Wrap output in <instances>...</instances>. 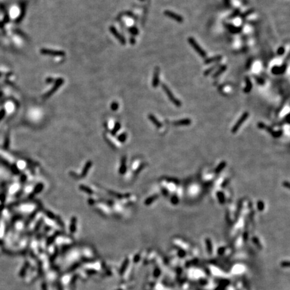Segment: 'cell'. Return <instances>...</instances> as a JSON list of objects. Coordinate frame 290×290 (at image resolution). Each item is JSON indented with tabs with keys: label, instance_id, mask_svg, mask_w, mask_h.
Masks as SVG:
<instances>
[{
	"label": "cell",
	"instance_id": "7",
	"mask_svg": "<svg viewBox=\"0 0 290 290\" xmlns=\"http://www.w3.org/2000/svg\"><path fill=\"white\" fill-rule=\"evenodd\" d=\"M191 124V120L189 118H185V119H182V120H179L177 121H175L173 122V125L175 126H189Z\"/></svg>",
	"mask_w": 290,
	"mask_h": 290
},
{
	"label": "cell",
	"instance_id": "23",
	"mask_svg": "<svg viewBox=\"0 0 290 290\" xmlns=\"http://www.w3.org/2000/svg\"><path fill=\"white\" fill-rule=\"evenodd\" d=\"M126 138H127V135L126 133H122V134H121L120 136H118V141H120V142H124L126 141Z\"/></svg>",
	"mask_w": 290,
	"mask_h": 290
},
{
	"label": "cell",
	"instance_id": "30",
	"mask_svg": "<svg viewBox=\"0 0 290 290\" xmlns=\"http://www.w3.org/2000/svg\"><path fill=\"white\" fill-rule=\"evenodd\" d=\"M42 189V184H38V185L35 187L34 189V193H36L35 194H37L38 193H39L40 191H41V190Z\"/></svg>",
	"mask_w": 290,
	"mask_h": 290
},
{
	"label": "cell",
	"instance_id": "32",
	"mask_svg": "<svg viewBox=\"0 0 290 290\" xmlns=\"http://www.w3.org/2000/svg\"><path fill=\"white\" fill-rule=\"evenodd\" d=\"M118 103H112V105H111V110H116L118 109Z\"/></svg>",
	"mask_w": 290,
	"mask_h": 290
},
{
	"label": "cell",
	"instance_id": "1",
	"mask_svg": "<svg viewBox=\"0 0 290 290\" xmlns=\"http://www.w3.org/2000/svg\"><path fill=\"white\" fill-rule=\"evenodd\" d=\"M187 41H188L189 44L191 45V46L193 49L196 51V52L202 58H205L207 56V53L204 49H203L200 46H199V44L196 42V40L193 38V37H189L187 38Z\"/></svg>",
	"mask_w": 290,
	"mask_h": 290
},
{
	"label": "cell",
	"instance_id": "8",
	"mask_svg": "<svg viewBox=\"0 0 290 290\" xmlns=\"http://www.w3.org/2000/svg\"><path fill=\"white\" fill-rule=\"evenodd\" d=\"M222 56L217 55V56H215V57H212L208 58V59H205L204 63L205 64V65H209V64L213 63H215V62L220 61V60H222Z\"/></svg>",
	"mask_w": 290,
	"mask_h": 290
},
{
	"label": "cell",
	"instance_id": "3",
	"mask_svg": "<svg viewBox=\"0 0 290 290\" xmlns=\"http://www.w3.org/2000/svg\"><path fill=\"white\" fill-rule=\"evenodd\" d=\"M248 116H249V113H248V111H245V112L241 116V117L240 118L239 120H238V122L235 124V125L233 126L232 129V132L236 133V132L238 130V129H239V128L241 127V126L242 125V124L244 123V121L248 118Z\"/></svg>",
	"mask_w": 290,
	"mask_h": 290
},
{
	"label": "cell",
	"instance_id": "35",
	"mask_svg": "<svg viewBox=\"0 0 290 290\" xmlns=\"http://www.w3.org/2000/svg\"><path fill=\"white\" fill-rule=\"evenodd\" d=\"M46 214H47V216H48L49 218H54V216H53V214L51 212H50V211H47L46 212Z\"/></svg>",
	"mask_w": 290,
	"mask_h": 290
},
{
	"label": "cell",
	"instance_id": "22",
	"mask_svg": "<svg viewBox=\"0 0 290 290\" xmlns=\"http://www.w3.org/2000/svg\"><path fill=\"white\" fill-rule=\"evenodd\" d=\"M265 208V204L263 201L260 200L257 202V209L259 210V211H262L264 210Z\"/></svg>",
	"mask_w": 290,
	"mask_h": 290
},
{
	"label": "cell",
	"instance_id": "11",
	"mask_svg": "<svg viewBox=\"0 0 290 290\" xmlns=\"http://www.w3.org/2000/svg\"><path fill=\"white\" fill-rule=\"evenodd\" d=\"M226 69H227L226 65H222V66H220L219 69H218L217 71L214 73L213 75H212V77H213V78H216V77H219V76L222 73H223V72H224Z\"/></svg>",
	"mask_w": 290,
	"mask_h": 290
},
{
	"label": "cell",
	"instance_id": "12",
	"mask_svg": "<svg viewBox=\"0 0 290 290\" xmlns=\"http://www.w3.org/2000/svg\"><path fill=\"white\" fill-rule=\"evenodd\" d=\"M126 171V157H124L122 159L121 161L120 168V174H124Z\"/></svg>",
	"mask_w": 290,
	"mask_h": 290
},
{
	"label": "cell",
	"instance_id": "29",
	"mask_svg": "<svg viewBox=\"0 0 290 290\" xmlns=\"http://www.w3.org/2000/svg\"><path fill=\"white\" fill-rule=\"evenodd\" d=\"M255 80H256V83H259V84H260V85H263V84L265 83V80H264L263 78H261V77H256V76H255Z\"/></svg>",
	"mask_w": 290,
	"mask_h": 290
},
{
	"label": "cell",
	"instance_id": "18",
	"mask_svg": "<svg viewBox=\"0 0 290 290\" xmlns=\"http://www.w3.org/2000/svg\"><path fill=\"white\" fill-rule=\"evenodd\" d=\"M217 197L219 202L221 204H224L225 203L226 198L225 196H224V193L222 192V191H218L217 192Z\"/></svg>",
	"mask_w": 290,
	"mask_h": 290
},
{
	"label": "cell",
	"instance_id": "13",
	"mask_svg": "<svg viewBox=\"0 0 290 290\" xmlns=\"http://www.w3.org/2000/svg\"><path fill=\"white\" fill-rule=\"evenodd\" d=\"M148 119H149L150 120L153 122V124H154V126H156L157 128H160V127H162V124L160 123V122L158 120L154 115L153 114L148 115Z\"/></svg>",
	"mask_w": 290,
	"mask_h": 290
},
{
	"label": "cell",
	"instance_id": "9",
	"mask_svg": "<svg viewBox=\"0 0 290 290\" xmlns=\"http://www.w3.org/2000/svg\"><path fill=\"white\" fill-rule=\"evenodd\" d=\"M41 53H43L44 54H49V55L53 56H60L64 55L65 53L61 51H51V50H41Z\"/></svg>",
	"mask_w": 290,
	"mask_h": 290
},
{
	"label": "cell",
	"instance_id": "26",
	"mask_svg": "<svg viewBox=\"0 0 290 290\" xmlns=\"http://www.w3.org/2000/svg\"><path fill=\"white\" fill-rule=\"evenodd\" d=\"M120 123H119V122H118V123L116 124L114 128L113 129L112 132H111V134H112V135H115V134H116V132H117L119 130H120Z\"/></svg>",
	"mask_w": 290,
	"mask_h": 290
},
{
	"label": "cell",
	"instance_id": "21",
	"mask_svg": "<svg viewBox=\"0 0 290 290\" xmlns=\"http://www.w3.org/2000/svg\"><path fill=\"white\" fill-rule=\"evenodd\" d=\"M254 12V9H248V11L245 12H244L243 14H241V19H244L246 18L248 16V15H249L250 14H253V13Z\"/></svg>",
	"mask_w": 290,
	"mask_h": 290
},
{
	"label": "cell",
	"instance_id": "10",
	"mask_svg": "<svg viewBox=\"0 0 290 290\" xmlns=\"http://www.w3.org/2000/svg\"><path fill=\"white\" fill-rule=\"evenodd\" d=\"M245 82H246V87L244 89V92L245 93H248L251 91L253 89V83H252L250 79L248 77H245Z\"/></svg>",
	"mask_w": 290,
	"mask_h": 290
},
{
	"label": "cell",
	"instance_id": "31",
	"mask_svg": "<svg viewBox=\"0 0 290 290\" xmlns=\"http://www.w3.org/2000/svg\"><path fill=\"white\" fill-rule=\"evenodd\" d=\"M285 51H286V49H285V48L284 47H283V46H281V47H279V48H278L277 50V54L278 55H283V54L285 53Z\"/></svg>",
	"mask_w": 290,
	"mask_h": 290
},
{
	"label": "cell",
	"instance_id": "34",
	"mask_svg": "<svg viewBox=\"0 0 290 290\" xmlns=\"http://www.w3.org/2000/svg\"><path fill=\"white\" fill-rule=\"evenodd\" d=\"M283 185L287 187V189H289V183L288 181H284L283 183Z\"/></svg>",
	"mask_w": 290,
	"mask_h": 290
},
{
	"label": "cell",
	"instance_id": "15",
	"mask_svg": "<svg viewBox=\"0 0 290 290\" xmlns=\"http://www.w3.org/2000/svg\"><path fill=\"white\" fill-rule=\"evenodd\" d=\"M158 198H159V196H158V195H153V196H150V197L147 198V199L144 201V204L146 205H150V204H151L154 201L156 200Z\"/></svg>",
	"mask_w": 290,
	"mask_h": 290
},
{
	"label": "cell",
	"instance_id": "28",
	"mask_svg": "<svg viewBox=\"0 0 290 290\" xmlns=\"http://www.w3.org/2000/svg\"><path fill=\"white\" fill-rule=\"evenodd\" d=\"M283 134V131L282 130H278V131H274V132L273 133L272 136L274 138H279Z\"/></svg>",
	"mask_w": 290,
	"mask_h": 290
},
{
	"label": "cell",
	"instance_id": "19",
	"mask_svg": "<svg viewBox=\"0 0 290 290\" xmlns=\"http://www.w3.org/2000/svg\"><path fill=\"white\" fill-rule=\"evenodd\" d=\"M219 66V64H217V65H214V66H211V67H210L209 69H208L206 70V71H205L204 72V75L205 76H208L210 74V73H211V72H213L214 71L215 69H216L218 68Z\"/></svg>",
	"mask_w": 290,
	"mask_h": 290
},
{
	"label": "cell",
	"instance_id": "25",
	"mask_svg": "<svg viewBox=\"0 0 290 290\" xmlns=\"http://www.w3.org/2000/svg\"><path fill=\"white\" fill-rule=\"evenodd\" d=\"M171 202L173 205H177V204L179 203V198H178L177 196H172V198H171Z\"/></svg>",
	"mask_w": 290,
	"mask_h": 290
},
{
	"label": "cell",
	"instance_id": "14",
	"mask_svg": "<svg viewBox=\"0 0 290 290\" xmlns=\"http://www.w3.org/2000/svg\"><path fill=\"white\" fill-rule=\"evenodd\" d=\"M91 165H92V162H91V161H88V162L85 164V167H84L83 169V171H82V173H81L82 177H85V176L87 174L88 171H89L90 169L91 168Z\"/></svg>",
	"mask_w": 290,
	"mask_h": 290
},
{
	"label": "cell",
	"instance_id": "27",
	"mask_svg": "<svg viewBox=\"0 0 290 290\" xmlns=\"http://www.w3.org/2000/svg\"><path fill=\"white\" fill-rule=\"evenodd\" d=\"M80 189L81 190H83V191H85V192L90 193V194L93 193L92 190H91L90 188H89V187H86V186H85V185H80Z\"/></svg>",
	"mask_w": 290,
	"mask_h": 290
},
{
	"label": "cell",
	"instance_id": "4",
	"mask_svg": "<svg viewBox=\"0 0 290 290\" xmlns=\"http://www.w3.org/2000/svg\"><path fill=\"white\" fill-rule=\"evenodd\" d=\"M164 14H165L167 17L175 20V21H176V22H177L178 23H183V22L184 19L181 15H179V14H176V13L175 12H173L170 11V10H165V11L164 12Z\"/></svg>",
	"mask_w": 290,
	"mask_h": 290
},
{
	"label": "cell",
	"instance_id": "6",
	"mask_svg": "<svg viewBox=\"0 0 290 290\" xmlns=\"http://www.w3.org/2000/svg\"><path fill=\"white\" fill-rule=\"evenodd\" d=\"M153 86L154 88H156L159 86V68L158 66L155 67L154 75L153 78Z\"/></svg>",
	"mask_w": 290,
	"mask_h": 290
},
{
	"label": "cell",
	"instance_id": "5",
	"mask_svg": "<svg viewBox=\"0 0 290 290\" xmlns=\"http://www.w3.org/2000/svg\"><path fill=\"white\" fill-rule=\"evenodd\" d=\"M287 63H284L281 65V66H274L272 68L271 72L274 75H281L286 72V69H287Z\"/></svg>",
	"mask_w": 290,
	"mask_h": 290
},
{
	"label": "cell",
	"instance_id": "16",
	"mask_svg": "<svg viewBox=\"0 0 290 290\" xmlns=\"http://www.w3.org/2000/svg\"><path fill=\"white\" fill-rule=\"evenodd\" d=\"M226 166V163L225 161H222V162H221L219 165H218V167H216V169L214 170V173H216V174L220 173L221 171H222V170L225 168Z\"/></svg>",
	"mask_w": 290,
	"mask_h": 290
},
{
	"label": "cell",
	"instance_id": "17",
	"mask_svg": "<svg viewBox=\"0 0 290 290\" xmlns=\"http://www.w3.org/2000/svg\"><path fill=\"white\" fill-rule=\"evenodd\" d=\"M110 30H111V32H112V34H114L115 36H116L118 39H119V40H120L122 44H125V40H124V39L123 38H122V36H121L117 32H116V30H115L114 28L111 27V28H110Z\"/></svg>",
	"mask_w": 290,
	"mask_h": 290
},
{
	"label": "cell",
	"instance_id": "33",
	"mask_svg": "<svg viewBox=\"0 0 290 290\" xmlns=\"http://www.w3.org/2000/svg\"><path fill=\"white\" fill-rule=\"evenodd\" d=\"M162 191H163V194L165 196H169V191H167L166 189H162Z\"/></svg>",
	"mask_w": 290,
	"mask_h": 290
},
{
	"label": "cell",
	"instance_id": "2",
	"mask_svg": "<svg viewBox=\"0 0 290 290\" xmlns=\"http://www.w3.org/2000/svg\"><path fill=\"white\" fill-rule=\"evenodd\" d=\"M162 88H163V91H165V93H166V94H167V96H168L169 100L171 101V102L175 105H176V106H177V107L181 106L182 103H181V101L179 100L178 99H177V98L175 97V96L173 94L172 91L169 90V88L167 87V85H166L165 84L163 83L162 84Z\"/></svg>",
	"mask_w": 290,
	"mask_h": 290
},
{
	"label": "cell",
	"instance_id": "24",
	"mask_svg": "<svg viewBox=\"0 0 290 290\" xmlns=\"http://www.w3.org/2000/svg\"><path fill=\"white\" fill-rule=\"evenodd\" d=\"M239 14H240V9H235V11H234V12H233L232 14H230V16L228 17V19L235 18H236V16H237V15H239Z\"/></svg>",
	"mask_w": 290,
	"mask_h": 290
},
{
	"label": "cell",
	"instance_id": "20",
	"mask_svg": "<svg viewBox=\"0 0 290 290\" xmlns=\"http://www.w3.org/2000/svg\"><path fill=\"white\" fill-rule=\"evenodd\" d=\"M227 28L230 30V31L232 32L233 33H238L241 31V28L240 27H236L232 25H227Z\"/></svg>",
	"mask_w": 290,
	"mask_h": 290
}]
</instances>
